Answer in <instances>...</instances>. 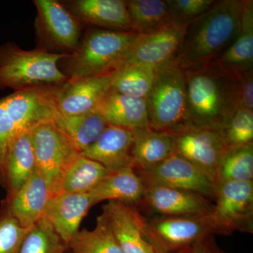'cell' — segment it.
I'll list each match as a JSON object with an SVG mask.
<instances>
[{"label": "cell", "mask_w": 253, "mask_h": 253, "mask_svg": "<svg viewBox=\"0 0 253 253\" xmlns=\"http://www.w3.org/2000/svg\"><path fill=\"white\" fill-rule=\"evenodd\" d=\"M156 216L210 215L214 203L212 200L192 191L166 186L145 188L140 204Z\"/></svg>", "instance_id": "9a60e30c"}, {"label": "cell", "mask_w": 253, "mask_h": 253, "mask_svg": "<svg viewBox=\"0 0 253 253\" xmlns=\"http://www.w3.org/2000/svg\"><path fill=\"white\" fill-rule=\"evenodd\" d=\"M95 111L111 126L129 129L149 126L146 99L126 96L111 88Z\"/></svg>", "instance_id": "ffe728a7"}, {"label": "cell", "mask_w": 253, "mask_h": 253, "mask_svg": "<svg viewBox=\"0 0 253 253\" xmlns=\"http://www.w3.org/2000/svg\"><path fill=\"white\" fill-rule=\"evenodd\" d=\"M51 197L47 182L36 170L19 191L5 200L20 224L30 228L44 217Z\"/></svg>", "instance_id": "d6986e66"}, {"label": "cell", "mask_w": 253, "mask_h": 253, "mask_svg": "<svg viewBox=\"0 0 253 253\" xmlns=\"http://www.w3.org/2000/svg\"><path fill=\"white\" fill-rule=\"evenodd\" d=\"M53 120L58 127L81 152L94 144L109 126L96 111L74 116H64L55 111Z\"/></svg>", "instance_id": "484cf974"}, {"label": "cell", "mask_w": 253, "mask_h": 253, "mask_svg": "<svg viewBox=\"0 0 253 253\" xmlns=\"http://www.w3.org/2000/svg\"><path fill=\"white\" fill-rule=\"evenodd\" d=\"M131 31L144 35L171 24L166 0H129Z\"/></svg>", "instance_id": "f1b7e54d"}, {"label": "cell", "mask_w": 253, "mask_h": 253, "mask_svg": "<svg viewBox=\"0 0 253 253\" xmlns=\"http://www.w3.org/2000/svg\"><path fill=\"white\" fill-rule=\"evenodd\" d=\"M174 253H188V250L186 251H180V252Z\"/></svg>", "instance_id": "74e56055"}, {"label": "cell", "mask_w": 253, "mask_h": 253, "mask_svg": "<svg viewBox=\"0 0 253 253\" xmlns=\"http://www.w3.org/2000/svg\"><path fill=\"white\" fill-rule=\"evenodd\" d=\"M144 231L155 253H159L186 251L203 238L212 234L210 215L145 217Z\"/></svg>", "instance_id": "9c48e42d"}, {"label": "cell", "mask_w": 253, "mask_h": 253, "mask_svg": "<svg viewBox=\"0 0 253 253\" xmlns=\"http://www.w3.org/2000/svg\"><path fill=\"white\" fill-rule=\"evenodd\" d=\"M145 187L166 186L192 191L214 201L217 186L202 170L185 158L173 154L153 167L135 170Z\"/></svg>", "instance_id": "8fae6325"}, {"label": "cell", "mask_w": 253, "mask_h": 253, "mask_svg": "<svg viewBox=\"0 0 253 253\" xmlns=\"http://www.w3.org/2000/svg\"><path fill=\"white\" fill-rule=\"evenodd\" d=\"M244 0H219L189 23L174 62L181 69L211 62L239 35Z\"/></svg>", "instance_id": "7a4b0ae2"}, {"label": "cell", "mask_w": 253, "mask_h": 253, "mask_svg": "<svg viewBox=\"0 0 253 253\" xmlns=\"http://www.w3.org/2000/svg\"><path fill=\"white\" fill-rule=\"evenodd\" d=\"M221 133L226 148L253 143V111L238 108Z\"/></svg>", "instance_id": "836d02e7"}, {"label": "cell", "mask_w": 253, "mask_h": 253, "mask_svg": "<svg viewBox=\"0 0 253 253\" xmlns=\"http://www.w3.org/2000/svg\"><path fill=\"white\" fill-rule=\"evenodd\" d=\"M71 56L39 48L25 50L15 43L0 46V89L14 91L43 86H59L68 80L58 67L59 61Z\"/></svg>", "instance_id": "277c9868"}, {"label": "cell", "mask_w": 253, "mask_h": 253, "mask_svg": "<svg viewBox=\"0 0 253 253\" xmlns=\"http://www.w3.org/2000/svg\"><path fill=\"white\" fill-rule=\"evenodd\" d=\"M59 86L14 91L0 99V186L5 189L6 163L11 146L23 133L53 118Z\"/></svg>", "instance_id": "3957f363"}, {"label": "cell", "mask_w": 253, "mask_h": 253, "mask_svg": "<svg viewBox=\"0 0 253 253\" xmlns=\"http://www.w3.org/2000/svg\"><path fill=\"white\" fill-rule=\"evenodd\" d=\"M171 24L184 26L209 9L215 0H166Z\"/></svg>", "instance_id": "e575fe53"}, {"label": "cell", "mask_w": 253, "mask_h": 253, "mask_svg": "<svg viewBox=\"0 0 253 253\" xmlns=\"http://www.w3.org/2000/svg\"><path fill=\"white\" fill-rule=\"evenodd\" d=\"M123 253H155L144 234V216L137 206L109 201L101 214Z\"/></svg>", "instance_id": "5bb4252c"}, {"label": "cell", "mask_w": 253, "mask_h": 253, "mask_svg": "<svg viewBox=\"0 0 253 253\" xmlns=\"http://www.w3.org/2000/svg\"><path fill=\"white\" fill-rule=\"evenodd\" d=\"M146 99L149 126L154 130L169 132L186 126L185 78L174 61L157 68Z\"/></svg>", "instance_id": "8992f818"}, {"label": "cell", "mask_w": 253, "mask_h": 253, "mask_svg": "<svg viewBox=\"0 0 253 253\" xmlns=\"http://www.w3.org/2000/svg\"><path fill=\"white\" fill-rule=\"evenodd\" d=\"M156 70L145 65L123 66L111 74V89L130 97L146 99L154 84Z\"/></svg>", "instance_id": "83f0119b"}, {"label": "cell", "mask_w": 253, "mask_h": 253, "mask_svg": "<svg viewBox=\"0 0 253 253\" xmlns=\"http://www.w3.org/2000/svg\"><path fill=\"white\" fill-rule=\"evenodd\" d=\"M183 71L186 126L221 131L239 108L241 73L212 62Z\"/></svg>", "instance_id": "6da1fadb"}, {"label": "cell", "mask_w": 253, "mask_h": 253, "mask_svg": "<svg viewBox=\"0 0 253 253\" xmlns=\"http://www.w3.org/2000/svg\"><path fill=\"white\" fill-rule=\"evenodd\" d=\"M31 131L18 136L10 149L6 163V197L19 191L36 171Z\"/></svg>", "instance_id": "d4e9b609"}, {"label": "cell", "mask_w": 253, "mask_h": 253, "mask_svg": "<svg viewBox=\"0 0 253 253\" xmlns=\"http://www.w3.org/2000/svg\"><path fill=\"white\" fill-rule=\"evenodd\" d=\"M73 9L78 19L84 22L123 31H131L126 1L77 0L73 1Z\"/></svg>", "instance_id": "cb8c5ba5"}, {"label": "cell", "mask_w": 253, "mask_h": 253, "mask_svg": "<svg viewBox=\"0 0 253 253\" xmlns=\"http://www.w3.org/2000/svg\"><path fill=\"white\" fill-rule=\"evenodd\" d=\"M132 166L135 170L147 169L174 154L170 134L154 130L150 126L131 129Z\"/></svg>", "instance_id": "603a6c76"}, {"label": "cell", "mask_w": 253, "mask_h": 253, "mask_svg": "<svg viewBox=\"0 0 253 253\" xmlns=\"http://www.w3.org/2000/svg\"><path fill=\"white\" fill-rule=\"evenodd\" d=\"M188 253H226L221 249L214 241L212 234L206 236L193 245Z\"/></svg>", "instance_id": "8d00e7d4"}, {"label": "cell", "mask_w": 253, "mask_h": 253, "mask_svg": "<svg viewBox=\"0 0 253 253\" xmlns=\"http://www.w3.org/2000/svg\"><path fill=\"white\" fill-rule=\"evenodd\" d=\"M67 247L44 217L31 226L19 253H64Z\"/></svg>", "instance_id": "1f68e13d"}, {"label": "cell", "mask_w": 253, "mask_h": 253, "mask_svg": "<svg viewBox=\"0 0 253 253\" xmlns=\"http://www.w3.org/2000/svg\"><path fill=\"white\" fill-rule=\"evenodd\" d=\"M36 31L44 45L63 51H76L81 27L76 16L56 0H35Z\"/></svg>", "instance_id": "4fadbf2b"}, {"label": "cell", "mask_w": 253, "mask_h": 253, "mask_svg": "<svg viewBox=\"0 0 253 253\" xmlns=\"http://www.w3.org/2000/svg\"><path fill=\"white\" fill-rule=\"evenodd\" d=\"M174 154L185 158L216 184L217 166L226 149L221 131L184 126L169 131Z\"/></svg>", "instance_id": "30bf717a"}, {"label": "cell", "mask_w": 253, "mask_h": 253, "mask_svg": "<svg viewBox=\"0 0 253 253\" xmlns=\"http://www.w3.org/2000/svg\"><path fill=\"white\" fill-rule=\"evenodd\" d=\"M68 247L72 253H123L103 216L96 219L92 230H80Z\"/></svg>", "instance_id": "4dcf8cb0"}, {"label": "cell", "mask_w": 253, "mask_h": 253, "mask_svg": "<svg viewBox=\"0 0 253 253\" xmlns=\"http://www.w3.org/2000/svg\"><path fill=\"white\" fill-rule=\"evenodd\" d=\"M188 26L169 24L147 34L138 35L118 68L134 64L158 68L172 62L184 40Z\"/></svg>", "instance_id": "7c38bea8"}, {"label": "cell", "mask_w": 253, "mask_h": 253, "mask_svg": "<svg viewBox=\"0 0 253 253\" xmlns=\"http://www.w3.org/2000/svg\"><path fill=\"white\" fill-rule=\"evenodd\" d=\"M210 214L213 235L229 236L236 231L253 234V181L217 184Z\"/></svg>", "instance_id": "ba28073f"}, {"label": "cell", "mask_w": 253, "mask_h": 253, "mask_svg": "<svg viewBox=\"0 0 253 253\" xmlns=\"http://www.w3.org/2000/svg\"><path fill=\"white\" fill-rule=\"evenodd\" d=\"M145 188L140 176L129 166L111 171L88 194L93 206L104 201H121L136 206L141 203Z\"/></svg>", "instance_id": "44dd1931"}, {"label": "cell", "mask_w": 253, "mask_h": 253, "mask_svg": "<svg viewBox=\"0 0 253 253\" xmlns=\"http://www.w3.org/2000/svg\"><path fill=\"white\" fill-rule=\"evenodd\" d=\"M36 160V170L47 182L51 196L61 194L65 172L82 152L54 123L46 120L31 131Z\"/></svg>", "instance_id": "52a82bcc"}, {"label": "cell", "mask_w": 253, "mask_h": 253, "mask_svg": "<svg viewBox=\"0 0 253 253\" xmlns=\"http://www.w3.org/2000/svg\"><path fill=\"white\" fill-rule=\"evenodd\" d=\"M92 206L88 194L61 193L51 196L44 217L68 246L79 232L82 220Z\"/></svg>", "instance_id": "e0dca14e"}, {"label": "cell", "mask_w": 253, "mask_h": 253, "mask_svg": "<svg viewBox=\"0 0 253 253\" xmlns=\"http://www.w3.org/2000/svg\"><path fill=\"white\" fill-rule=\"evenodd\" d=\"M211 62L236 73L253 71V0H244L239 35Z\"/></svg>", "instance_id": "7402d4cb"}, {"label": "cell", "mask_w": 253, "mask_h": 253, "mask_svg": "<svg viewBox=\"0 0 253 253\" xmlns=\"http://www.w3.org/2000/svg\"><path fill=\"white\" fill-rule=\"evenodd\" d=\"M111 172L100 163L82 155L65 172L61 180V194H88Z\"/></svg>", "instance_id": "4316f807"}, {"label": "cell", "mask_w": 253, "mask_h": 253, "mask_svg": "<svg viewBox=\"0 0 253 253\" xmlns=\"http://www.w3.org/2000/svg\"><path fill=\"white\" fill-rule=\"evenodd\" d=\"M239 107L253 111V71L241 73Z\"/></svg>", "instance_id": "d590c367"}, {"label": "cell", "mask_w": 253, "mask_h": 253, "mask_svg": "<svg viewBox=\"0 0 253 253\" xmlns=\"http://www.w3.org/2000/svg\"><path fill=\"white\" fill-rule=\"evenodd\" d=\"M253 180V143L226 148L217 166L216 186L227 181Z\"/></svg>", "instance_id": "f546056e"}, {"label": "cell", "mask_w": 253, "mask_h": 253, "mask_svg": "<svg viewBox=\"0 0 253 253\" xmlns=\"http://www.w3.org/2000/svg\"><path fill=\"white\" fill-rule=\"evenodd\" d=\"M138 35L131 31L91 30L68 58L69 81L114 72Z\"/></svg>", "instance_id": "5b68a950"}, {"label": "cell", "mask_w": 253, "mask_h": 253, "mask_svg": "<svg viewBox=\"0 0 253 253\" xmlns=\"http://www.w3.org/2000/svg\"><path fill=\"white\" fill-rule=\"evenodd\" d=\"M30 228L20 224L10 211L6 200L0 208V253H19Z\"/></svg>", "instance_id": "d6a6232c"}, {"label": "cell", "mask_w": 253, "mask_h": 253, "mask_svg": "<svg viewBox=\"0 0 253 253\" xmlns=\"http://www.w3.org/2000/svg\"><path fill=\"white\" fill-rule=\"evenodd\" d=\"M132 130L109 125L99 137L82 152L84 157L102 165L110 171L132 166Z\"/></svg>", "instance_id": "ac0fdd59"}, {"label": "cell", "mask_w": 253, "mask_h": 253, "mask_svg": "<svg viewBox=\"0 0 253 253\" xmlns=\"http://www.w3.org/2000/svg\"><path fill=\"white\" fill-rule=\"evenodd\" d=\"M111 74L68 80L56 90V111L62 116H74L94 111L111 88Z\"/></svg>", "instance_id": "2e32d148"}]
</instances>
